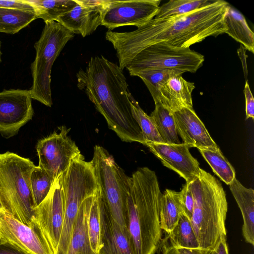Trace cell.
Instances as JSON below:
<instances>
[{
    "label": "cell",
    "mask_w": 254,
    "mask_h": 254,
    "mask_svg": "<svg viewBox=\"0 0 254 254\" xmlns=\"http://www.w3.org/2000/svg\"><path fill=\"white\" fill-rule=\"evenodd\" d=\"M229 3L222 0L189 13L154 18L131 32L109 30L106 39L113 45L122 70L141 50L156 43L187 48L209 36L224 33L223 19Z\"/></svg>",
    "instance_id": "obj_1"
},
{
    "label": "cell",
    "mask_w": 254,
    "mask_h": 254,
    "mask_svg": "<svg viewBox=\"0 0 254 254\" xmlns=\"http://www.w3.org/2000/svg\"><path fill=\"white\" fill-rule=\"evenodd\" d=\"M76 77L77 87L85 92L109 127L122 141L144 144L132 114L126 78L119 65L102 56L92 57Z\"/></svg>",
    "instance_id": "obj_2"
},
{
    "label": "cell",
    "mask_w": 254,
    "mask_h": 254,
    "mask_svg": "<svg viewBox=\"0 0 254 254\" xmlns=\"http://www.w3.org/2000/svg\"><path fill=\"white\" fill-rule=\"evenodd\" d=\"M162 193L155 172L138 168L130 177L125 225L134 254H155L162 239L160 206Z\"/></svg>",
    "instance_id": "obj_3"
},
{
    "label": "cell",
    "mask_w": 254,
    "mask_h": 254,
    "mask_svg": "<svg viewBox=\"0 0 254 254\" xmlns=\"http://www.w3.org/2000/svg\"><path fill=\"white\" fill-rule=\"evenodd\" d=\"M188 184L194 200L190 221L199 249L212 251L227 235L225 192L220 182L201 168L198 176Z\"/></svg>",
    "instance_id": "obj_4"
},
{
    "label": "cell",
    "mask_w": 254,
    "mask_h": 254,
    "mask_svg": "<svg viewBox=\"0 0 254 254\" xmlns=\"http://www.w3.org/2000/svg\"><path fill=\"white\" fill-rule=\"evenodd\" d=\"M35 165L9 151L0 154V200L3 212L29 226L36 222L30 177Z\"/></svg>",
    "instance_id": "obj_5"
},
{
    "label": "cell",
    "mask_w": 254,
    "mask_h": 254,
    "mask_svg": "<svg viewBox=\"0 0 254 254\" xmlns=\"http://www.w3.org/2000/svg\"><path fill=\"white\" fill-rule=\"evenodd\" d=\"M39 39L35 43L36 56L31 66L33 78L29 89L32 99L46 106L53 105L51 73L53 64L74 34L55 21L45 22Z\"/></svg>",
    "instance_id": "obj_6"
},
{
    "label": "cell",
    "mask_w": 254,
    "mask_h": 254,
    "mask_svg": "<svg viewBox=\"0 0 254 254\" xmlns=\"http://www.w3.org/2000/svg\"><path fill=\"white\" fill-rule=\"evenodd\" d=\"M91 162L103 201L113 219L126 227L125 215L130 177L102 146L95 145Z\"/></svg>",
    "instance_id": "obj_7"
},
{
    "label": "cell",
    "mask_w": 254,
    "mask_h": 254,
    "mask_svg": "<svg viewBox=\"0 0 254 254\" xmlns=\"http://www.w3.org/2000/svg\"><path fill=\"white\" fill-rule=\"evenodd\" d=\"M204 60L203 55L190 48H178L159 43L141 50L126 68L131 76L159 69L194 73L202 65Z\"/></svg>",
    "instance_id": "obj_8"
},
{
    "label": "cell",
    "mask_w": 254,
    "mask_h": 254,
    "mask_svg": "<svg viewBox=\"0 0 254 254\" xmlns=\"http://www.w3.org/2000/svg\"><path fill=\"white\" fill-rule=\"evenodd\" d=\"M39 140L36 149L38 166L45 170L54 181L80 153L78 147L67 135L70 129L65 126Z\"/></svg>",
    "instance_id": "obj_9"
},
{
    "label": "cell",
    "mask_w": 254,
    "mask_h": 254,
    "mask_svg": "<svg viewBox=\"0 0 254 254\" xmlns=\"http://www.w3.org/2000/svg\"><path fill=\"white\" fill-rule=\"evenodd\" d=\"M160 0H106L101 25L111 31L123 26L140 27L155 16Z\"/></svg>",
    "instance_id": "obj_10"
},
{
    "label": "cell",
    "mask_w": 254,
    "mask_h": 254,
    "mask_svg": "<svg viewBox=\"0 0 254 254\" xmlns=\"http://www.w3.org/2000/svg\"><path fill=\"white\" fill-rule=\"evenodd\" d=\"M0 241L9 243L29 254H55L37 223L29 226L2 212H0Z\"/></svg>",
    "instance_id": "obj_11"
},
{
    "label": "cell",
    "mask_w": 254,
    "mask_h": 254,
    "mask_svg": "<svg viewBox=\"0 0 254 254\" xmlns=\"http://www.w3.org/2000/svg\"><path fill=\"white\" fill-rule=\"evenodd\" d=\"M29 90L0 92V133L5 138L16 135L33 116Z\"/></svg>",
    "instance_id": "obj_12"
},
{
    "label": "cell",
    "mask_w": 254,
    "mask_h": 254,
    "mask_svg": "<svg viewBox=\"0 0 254 254\" xmlns=\"http://www.w3.org/2000/svg\"><path fill=\"white\" fill-rule=\"evenodd\" d=\"M64 216L59 177L56 179L45 199L35 209V219L55 254L61 238Z\"/></svg>",
    "instance_id": "obj_13"
},
{
    "label": "cell",
    "mask_w": 254,
    "mask_h": 254,
    "mask_svg": "<svg viewBox=\"0 0 254 254\" xmlns=\"http://www.w3.org/2000/svg\"><path fill=\"white\" fill-rule=\"evenodd\" d=\"M150 150L159 158L164 166L173 170L189 183L197 177L200 172L199 163L184 143L167 144L146 141Z\"/></svg>",
    "instance_id": "obj_14"
},
{
    "label": "cell",
    "mask_w": 254,
    "mask_h": 254,
    "mask_svg": "<svg viewBox=\"0 0 254 254\" xmlns=\"http://www.w3.org/2000/svg\"><path fill=\"white\" fill-rule=\"evenodd\" d=\"M76 4L56 22L74 34L90 35L101 25L105 0H75Z\"/></svg>",
    "instance_id": "obj_15"
},
{
    "label": "cell",
    "mask_w": 254,
    "mask_h": 254,
    "mask_svg": "<svg viewBox=\"0 0 254 254\" xmlns=\"http://www.w3.org/2000/svg\"><path fill=\"white\" fill-rule=\"evenodd\" d=\"M178 134L184 143L198 150L219 148L194 110L184 108L173 113Z\"/></svg>",
    "instance_id": "obj_16"
},
{
    "label": "cell",
    "mask_w": 254,
    "mask_h": 254,
    "mask_svg": "<svg viewBox=\"0 0 254 254\" xmlns=\"http://www.w3.org/2000/svg\"><path fill=\"white\" fill-rule=\"evenodd\" d=\"M100 200L103 247L99 254H134L127 229L120 225L111 216L102 200L100 192Z\"/></svg>",
    "instance_id": "obj_17"
},
{
    "label": "cell",
    "mask_w": 254,
    "mask_h": 254,
    "mask_svg": "<svg viewBox=\"0 0 254 254\" xmlns=\"http://www.w3.org/2000/svg\"><path fill=\"white\" fill-rule=\"evenodd\" d=\"M194 88V83L182 75L172 76L161 88L158 103L173 113L184 108H192L191 94Z\"/></svg>",
    "instance_id": "obj_18"
},
{
    "label": "cell",
    "mask_w": 254,
    "mask_h": 254,
    "mask_svg": "<svg viewBox=\"0 0 254 254\" xmlns=\"http://www.w3.org/2000/svg\"><path fill=\"white\" fill-rule=\"evenodd\" d=\"M230 190L241 210L243 225L242 233L245 241L254 245V190L247 188L236 178L229 185Z\"/></svg>",
    "instance_id": "obj_19"
},
{
    "label": "cell",
    "mask_w": 254,
    "mask_h": 254,
    "mask_svg": "<svg viewBox=\"0 0 254 254\" xmlns=\"http://www.w3.org/2000/svg\"><path fill=\"white\" fill-rule=\"evenodd\" d=\"M95 195L87 198L80 207L66 254H97L91 248L87 227L88 215Z\"/></svg>",
    "instance_id": "obj_20"
},
{
    "label": "cell",
    "mask_w": 254,
    "mask_h": 254,
    "mask_svg": "<svg viewBox=\"0 0 254 254\" xmlns=\"http://www.w3.org/2000/svg\"><path fill=\"white\" fill-rule=\"evenodd\" d=\"M223 22L226 29L225 33L254 53V33L249 26L244 16L229 4Z\"/></svg>",
    "instance_id": "obj_21"
},
{
    "label": "cell",
    "mask_w": 254,
    "mask_h": 254,
    "mask_svg": "<svg viewBox=\"0 0 254 254\" xmlns=\"http://www.w3.org/2000/svg\"><path fill=\"white\" fill-rule=\"evenodd\" d=\"M182 213L179 192L166 189L160 201V224L162 230L169 234L177 224Z\"/></svg>",
    "instance_id": "obj_22"
},
{
    "label": "cell",
    "mask_w": 254,
    "mask_h": 254,
    "mask_svg": "<svg viewBox=\"0 0 254 254\" xmlns=\"http://www.w3.org/2000/svg\"><path fill=\"white\" fill-rule=\"evenodd\" d=\"M155 105V109L150 116L163 142L180 144L173 113L159 103Z\"/></svg>",
    "instance_id": "obj_23"
},
{
    "label": "cell",
    "mask_w": 254,
    "mask_h": 254,
    "mask_svg": "<svg viewBox=\"0 0 254 254\" xmlns=\"http://www.w3.org/2000/svg\"><path fill=\"white\" fill-rule=\"evenodd\" d=\"M37 18V14L34 12L0 8V32L16 33Z\"/></svg>",
    "instance_id": "obj_24"
},
{
    "label": "cell",
    "mask_w": 254,
    "mask_h": 254,
    "mask_svg": "<svg viewBox=\"0 0 254 254\" xmlns=\"http://www.w3.org/2000/svg\"><path fill=\"white\" fill-rule=\"evenodd\" d=\"M166 236L170 244L174 247L199 248V243L190 221L183 212L174 229Z\"/></svg>",
    "instance_id": "obj_25"
},
{
    "label": "cell",
    "mask_w": 254,
    "mask_h": 254,
    "mask_svg": "<svg viewBox=\"0 0 254 254\" xmlns=\"http://www.w3.org/2000/svg\"><path fill=\"white\" fill-rule=\"evenodd\" d=\"M35 6L38 18L44 22L55 21L70 11L76 4L75 0H29Z\"/></svg>",
    "instance_id": "obj_26"
},
{
    "label": "cell",
    "mask_w": 254,
    "mask_h": 254,
    "mask_svg": "<svg viewBox=\"0 0 254 254\" xmlns=\"http://www.w3.org/2000/svg\"><path fill=\"white\" fill-rule=\"evenodd\" d=\"M218 0H171L159 6L154 17L163 18L182 15L207 7Z\"/></svg>",
    "instance_id": "obj_27"
},
{
    "label": "cell",
    "mask_w": 254,
    "mask_h": 254,
    "mask_svg": "<svg viewBox=\"0 0 254 254\" xmlns=\"http://www.w3.org/2000/svg\"><path fill=\"white\" fill-rule=\"evenodd\" d=\"M183 73L174 69H159L142 71L135 76L144 82L156 104L159 102L160 91L162 86L171 77L182 75Z\"/></svg>",
    "instance_id": "obj_28"
},
{
    "label": "cell",
    "mask_w": 254,
    "mask_h": 254,
    "mask_svg": "<svg viewBox=\"0 0 254 254\" xmlns=\"http://www.w3.org/2000/svg\"><path fill=\"white\" fill-rule=\"evenodd\" d=\"M199 151L213 172L225 184L229 185L236 178L234 168L224 156L219 148Z\"/></svg>",
    "instance_id": "obj_29"
},
{
    "label": "cell",
    "mask_w": 254,
    "mask_h": 254,
    "mask_svg": "<svg viewBox=\"0 0 254 254\" xmlns=\"http://www.w3.org/2000/svg\"><path fill=\"white\" fill-rule=\"evenodd\" d=\"M87 227L90 245L93 252L99 254L103 245L101 241V221L99 188L94 195L88 218Z\"/></svg>",
    "instance_id": "obj_30"
},
{
    "label": "cell",
    "mask_w": 254,
    "mask_h": 254,
    "mask_svg": "<svg viewBox=\"0 0 254 254\" xmlns=\"http://www.w3.org/2000/svg\"><path fill=\"white\" fill-rule=\"evenodd\" d=\"M129 98L132 114L141 130L144 143L146 141L164 143L151 117L141 109L131 94Z\"/></svg>",
    "instance_id": "obj_31"
},
{
    "label": "cell",
    "mask_w": 254,
    "mask_h": 254,
    "mask_svg": "<svg viewBox=\"0 0 254 254\" xmlns=\"http://www.w3.org/2000/svg\"><path fill=\"white\" fill-rule=\"evenodd\" d=\"M54 182L45 170L35 166L31 174L30 184L36 207L47 197Z\"/></svg>",
    "instance_id": "obj_32"
},
{
    "label": "cell",
    "mask_w": 254,
    "mask_h": 254,
    "mask_svg": "<svg viewBox=\"0 0 254 254\" xmlns=\"http://www.w3.org/2000/svg\"><path fill=\"white\" fill-rule=\"evenodd\" d=\"M157 253L158 254H212V251L208 250L174 247L170 244L167 236L162 238Z\"/></svg>",
    "instance_id": "obj_33"
},
{
    "label": "cell",
    "mask_w": 254,
    "mask_h": 254,
    "mask_svg": "<svg viewBox=\"0 0 254 254\" xmlns=\"http://www.w3.org/2000/svg\"><path fill=\"white\" fill-rule=\"evenodd\" d=\"M179 197L183 213L190 220L193 213L194 200L188 183H186L179 192Z\"/></svg>",
    "instance_id": "obj_34"
},
{
    "label": "cell",
    "mask_w": 254,
    "mask_h": 254,
    "mask_svg": "<svg viewBox=\"0 0 254 254\" xmlns=\"http://www.w3.org/2000/svg\"><path fill=\"white\" fill-rule=\"evenodd\" d=\"M0 8L15 9L36 13L35 6L29 0H0Z\"/></svg>",
    "instance_id": "obj_35"
},
{
    "label": "cell",
    "mask_w": 254,
    "mask_h": 254,
    "mask_svg": "<svg viewBox=\"0 0 254 254\" xmlns=\"http://www.w3.org/2000/svg\"><path fill=\"white\" fill-rule=\"evenodd\" d=\"M244 93L246 101V119H254V99L248 81H246Z\"/></svg>",
    "instance_id": "obj_36"
},
{
    "label": "cell",
    "mask_w": 254,
    "mask_h": 254,
    "mask_svg": "<svg viewBox=\"0 0 254 254\" xmlns=\"http://www.w3.org/2000/svg\"><path fill=\"white\" fill-rule=\"evenodd\" d=\"M0 254H29L6 242L0 241Z\"/></svg>",
    "instance_id": "obj_37"
},
{
    "label": "cell",
    "mask_w": 254,
    "mask_h": 254,
    "mask_svg": "<svg viewBox=\"0 0 254 254\" xmlns=\"http://www.w3.org/2000/svg\"><path fill=\"white\" fill-rule=\"evenodd\" d=\"M212 254H229L228 246L226 243V237H223L212 251Z\"/></svg>",
    "instance_id": "obj_38"
},
{
    "label": "cell",
    "mask_w": 254,
    "mask_h": 254,
    "mask_svg": "<svg viewBox=\"0 0 254 254\" xmlns=\"http://www.w3.org/2000/svg\"><path fill=\"white\" fill-rule=\"evenodd\" d=\"M0 212H3V210L2 205L0 202Z\"/></svg>",
    "instance_id": "obj_39"
},
{
    "label": "cell",
    "mask_w": 254,
    "mask_h": 254,
    "mask_svg": "<svg viewBox=\"0 0 254 254\" xmlns=\"http://www.w3.org/2000/svg\"><path fill=\"white\" fill-rule=\"evenodd\" d=\"M0 56H1V52H0Z\"/></svg>",
    "instance_id": "obj_40"
}]
</instances>
